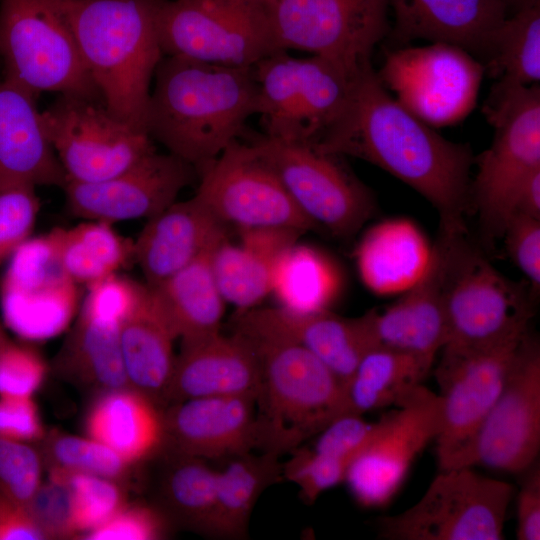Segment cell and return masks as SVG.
Listing matches in <instances>:
<instances>
[{
  "instance_id": "1",
  "label": "cell",
  "mask_w": 540,
  "mask_h": 540,
  "mask_svg": "<svg viewBox=\"0 0 540 540\" xmlns=\"http://www.w3.org/2000/svg\"><path fill=\"white\" fill-rule=\"evenodd\" d=\"M316 144L389 172L436 208L441 233L466 234L474 162L470 147L443 138L400 104L371 62L353 77L344 107Z\"/></svg>"
},
{
  "instance_id": "2",
  "label": "cell",
  "mask_w": 540,
  "mask_h": 540,
  "mask_svg": "<svg viewBox=\"0 0 540 540\" xmlns=\"http://www.w3.org/2000/svg\"><path fill=\"white\" fill-rule=\"evenodd\" d=\"M257 111L253 66L163 56L154 74L146 130L199 174L239 140Z\"/></svg>"
},
{
  "instance_id": "3",
  "label": "cell",
  "mask_w": 540,
  "mask_h": 540,
  "mask_svg": "<svg viewBox=\"0 0 540 540\" xmlns=\"http://www.w3.org/2000/svg\"><path fill=\"white\" fill-rule=\"evenodd\" d=\"M161 0H57L105 107L146 130L151 82L163 58Z\"/></svg>"
},
{
  "instance_id": "4",
  "label": "cell",
  "mask_w": 540,
  "mask_h": 540,
  "mask_svg": "<svg viewBox=\"0 0 540 540\" xmlns=\"http://www.w3.org/2000/svg\"><path fill=\"white\" fill-rule=\"evenodd\" d=\"M248 338L261 368L255 400L257 448L280 457L345 414L344 384L296 344Z\"/></svg>"
},
{
  "instance_id": "5",
  "label": "cell",
  "mask_w": 540,
  "mask_h": 540,
  "mask_svg": "<svg viewBox=\"0 0 540 540\" xmlns=\"http://www.w3.org/2000/svg\"><path fill=\"white\" fill-rule=\"evenodd\" d=\"M3 81L36 99L43 92L101 101L57 0H0Z\"/></svg>"
},
{
  "instance_id": "6",
  "label": "cell",
  "mask_w": 540,
  "mask_h": 540,
  "mask_svg": "<svg viewBox=\"0 0 540 540\" xmlns=\"http://www.w3.org/2000/svg\"><path fill=\"white\" fill-rule=\"evenodd\" d=\"M447 342L454 348L494 346L528 331L533 312L524 289L500 274L465 234L441 233Z\"/></svg>"
},
{
  "instance_id": "7",
  "label": "cell",
  "mask_w": 540,
  "mask_h": 540,
  "mask_svg": "<svg viewBox=\"0 0 540 540\" xmlns=\"http://www.w3.org/2000/svg\"><path fill=\"white\" fill-rule=\"evenodd\" d=\"M483 111L495 133L478 158L471 205L484 240L493 243L503 237L523 183L540 168L539 85L491 91Z\"/></svg>"
},
{
  "instance_id": "8",
  "label": "cell",
  "mask_w": 540,
  "mask_h": 540,
  "mask_svg": "<svg viewBox=\"0 0 540 540\" xmlns=\"http://www.w3.org/2000/svg\"><path fill=\"white\" fill-rule=\"evenodd\" d=\"M514 487L473 467L440 469L405 511L376 520L384 540H501Z\"/></svg>"
},
{
  "instance_id": "9",
  "label": "cell",
  "mask_w": 540,
  "mask_h": 540,
  "mask_svg": "<svg viewBox=\"0 0 540 540\" xmlns=\"http://www.w3.org/2000/svg\"><path fill=\"white\" fill-rule=\"evenodd\" d=\"M264 135L286 142H316L344 107L352 79L321 56L296 58L280 50L253 66Z\"/></svg>"
},
{
  "instance_id": "10",
  "label": "cell",
  "mask_w": 540,
  "mask_h": 540,
  "mask_svg": "<svg viewBox=\"0 0 540 540\" xmlns=\"http://www.w3.org/2000/svg\"><path fill=\"white\" fill-rule=\"evenodd\" d=\"M164 56L252 67L277 51L267 6L247 0H161L157 14Z\"/></svg>"
},
{
  "instance_id": "11",
  "label": "cell",
  "mask_w": 540,
  "mask_h": 540,
  "mask_svg": "<svg viewBox=\"0 0 540 540\" xmlns=\"http://www.w3.org/2000/svg\"><path fill=\"white\" fill-rule=\"evenodd\" d=\"M249 142L316 226L347 237L374 211L370 191L344 165L342 156L321 150L316 142H286L264 134Z\"/></svg>"
},
{
  "instance_id": "12",
  "label": "cell",
  "mask_w": 540,
  "mask_h": 540,
  "mask_svg": "<svg viewBox=\"0 0 540 540\" xmlns=\"http://www.w3.org/2000/svg\"><path fill=\"white\" fill-rule=\"evenodd\" d=\"M40 118L66 182L110 178L156 151L147 131L114 116L97 99L60 95Z\"/></svg>"
},
{
  "instance_id": "13",
  "label": "cell",
  "mask_w": 540,
  "mask_h": 540,
  "mask_svg": "<svg viewBox=\"0 0 540 540\" xmlns=\"http://www.w3.org/2000/svg\"><path fill=\"white\" fill-rule=\"evenodd\" d=\"M388 0H275L267 6L281 50L331 60L355 75L389 30Z\"/></svg>"
},
{
  "instance_id": "14",
  "label": "cell",
  "mask_w": 540,
  "mask_h": 540,
  "mask_svg": "<svg viewBox=\"0 0 540 540\" xmlns=\"http://www.w3.org/2000/svg\"><path fill=\"white\" fill-rule=\"evenodd\" d=\"M485 67L456 45L434 42L387 53L378 76L396 100L429 126L455 124L476 103Z\"/></svg>"
},
{
  "instance_id": "15",
  "label": "cell",
  "mask_w": 540,
  "mask_h": 540,
  "mask_svg": "<svg viewBox=\"0 0 540 540\" xmlns=\"http://www.w3.org/2000/svg\"><path fill=\"white\" fill-rule=\"evenodd\" d=\"M524 335L484 348H442L435 371L441 408L440 430L435 439L440 469L459 466L505 384Z\"/></svg>"
},
{
  "instance_id": "16",
  "label": "cell",
  "mask_w": 540,
  "mask_h": 540,
  "mask_svg": "<svg viewBox=\"0 0 540 540\" xmlns=\"http://www.w3.org/2000/svg\"><path fill=\"white\" fill-rule=\"evenodd\" d=\"M198 175L195 196L227 226L317 228L250 142H233Z\"/></svg>"
},
{
  "instance_id": "17",
  "label": "cell",
  "mask_w": 540,
  "mask_h": 540,
  "mask_svg": "<svg viewBox=\"0 0 540 540\" xmlns=\"http://www.w3.org/2000/svg\"><path fill=\"white\" fill-rule=\"evenodd\" d=\"M78 284L67 274L49 234L29 238L9 258L0 280L5 325L41 342L63 333L80 308Z\"/></svg>"
},
{
  "instance_id": "18",
  "label": "cell",
  "mask_w": 540,
  "mask_h": 540,
  "mask_svg": "<svg viewBox=\"0 0 540 540\" xmlns=\"http://www.w3.org/2000/svg\"><path fill=\"white\" fill-rule=\"evenodd\" d=\"M540 450V348L522 338L505 384L473 436L458 467L485 466L521 474Z\"/></svg>"
},
{
  "instance_id": "19",
  "label": "cell",
  "mask_w": 540,
  "mask_h": 540,
  "mask_svg": "<svg viewBox=\"0 0 540 540\" xmlns=\"http://www.w3.org/2000/svg\"><path fill=\"white\" fill-rule=\"evenodd\" d=\"M397 407L383 416L376 438L346 471L344 482L354 499L367 508L384 507L393 499L416 458L440 430V398L423 385Z\"/></svg>"
},
{
  "instance_id": "20",
  "label": "cell",
  "mask_w": 540,
  "mask_h": 540,
  "mask_svg": "<svg viewBox=\"0 0 540 540\" xmlns=\"http://www.w3.org/2000/svg\"><path fill=\"white\" fill-rule=\"evenodd\" d=\"M195 169L182 159L157 151L126 170L96 182H66L69 211L85 220L108 223L149 219L173 204Z\"/></svg>"
},
{
  "instance_id": "21",
  "label": "cell",
  "mask_w": 540,
  "mask_h": 540,
  "mask_svg": "<svg viewBox=\"0 0 540 540\" xmlns=\"http://www.w3.org/2000/svg\"><path fill=\"white\" fill-rule=\"evenodd\" d=\"M233 331L251 338L296 344L324 363L343 384L371 349L363 316L344 318L328 310L295 313L279 306L238 310Z\"/></svg>"
},
{
  "instance_id": "22",
  "label": "cell",
  "mask_w": 540,
  "mask_h": 540,
  "mask_svg": "<svg viewBox=\"0 0 540 540\" xmlns=\"http://www.w3.org/2000/svg\"><path fill=\"white\" fill-rule=\"evenodd\" d=\"M256 397L209 396L163 409V450L203 460L231 459L257 448Z\"/></svg>"
},
{
  "instance_id": "23",
  "label": "cell",
  "mask_w": 540,
  "mask_h": 540,
  "mask_svg": "<svg viewBox=\"0 0 540 540\" xmlns=\"http://www.w3.org/2000/svg\"><path fill=\"white\" fill-rule=\"evenodd\" d=\"M445 250L439 239L426 266L397 302L363 316L371 348L380 347L434 360L447 342L443 281Z\"/></svg>"
},
{
  "instance_id": "24",
  "label": "cell",
  "mask_w": 540,
  "mask_h": 540,
  "mask_svg": "<svg viewBox=\"0 0 540 540\" xmlns=\"http://www.w3.org/2000/svg\"><path fill=\"white\" fill-rule=\"evenodd\" d=\"M260 373L256 347L243 334L233 331L231 335H224L220 331L207 337L181 341L166 407L199 397H256Z\"/></svg>"
},
{
  "instance_id": "25",
  "label": "cell",
  "mask_w": 540,
  "mask_h": 540,
  "mask_svg": "<svg viewBox=\"0 0 540 540\" xmlns=\"http://www.w3.org/2000/svg\"><path fill=\"white\" fill-rule=\"evenodd\" d=\"M134 241V260L146 284L156 286L229 236L219 221L194 195L147 219Z\"/></svg>"
},
{
  "instance_id": "26",
  "label": "cell",
  "mask_w": 540,
  "mask_h": 540,
  "mask_svg": "<svg viewBox=\"0 0 540 540\" xmlns=\"http://www.w3.org/2000/svg\"><path fill=\"white\" fill-rule=\"evenodd\" d=\"M397 42H442L484 56L491 36L507 17L499 0H388Z\"/></svg>"
},
{
  "instance_id": "27",
  "label": "cell",
  "mask_w": 540,
  "mask_h": 540,
  "mask_svg": "<svg viewBox=\"0 0 540 540\" xmlns=\"http://www.w3.org/2000/svg\"><path fill=\"white\" fill-rule=\"evenodd\" d=\"M65 184L35 99L0 80V190Z\"/></svg>"
},
{
  "instance_id": "28",
  "label": "cell",
  "mask_w": 540,
  "mask_h": 540,
  "mask_svg": "<svg viewBox=\"0 0 540 540\" xmlns=\"http://www.w3.org/2000/svg\"><path fill=\"white\" fill-rule=\"evenodd\" d=\"M239 242L229 236L213 250L212 271L226 303L238 310L256 307L271 292L278 256L303 232L292 228H238Z\"/></svg>"
},
{
  "instance_id": "29",
  "label": "cell",
  "mask_w": 540,
  "mask_h": 540,
  "mask_svg": "<svg viewBox=\"0 0 540 540\" xmlns=\"http://www.w3.org/2000/svg\"><path fill=\"white\" fill-rule=\"evenodd\" d=\"M175 332L145 283L120 326V346L128 385L164 409L176 355Z\"/></svg>"
},
{
  "instance_id": "30",
  "label": "cell",
  "mask_w": 540,
  "mask_h": 540,
  "mask_svg": "<svg viewBox=\"0 0 540 540\" xmlns=\"http://www.w3.org/2000/svg\"><path fill=\"white\" fill-rule=\"evenodd\" d=\"M84 430L134 465L164 448L163 409L130 387L98 393L85 415Z\"/></svg>"
},
{
  "instance_id": "31",
  "label": "cell",
  "mask_w": 540,
  "mask_h": 540,
  "mask_svg": "<svg viewBox=\"0 0 540 540\" xmlns=\"http://www.w3.org/2000/svg\"><path fill=\"white\" fill-rule=\"evenodd\" d=\"M216 246L162 283L149 286L156 303L181 341L220 332L226 302L212 271L211 256Z\"/></svg>"
},
{
  "instance_id": "32",
  "label": "cell",
  "mask_w": 540,
  "mask_h": 540,
  "mask_svg": "<svg viewBox=\"0 0 540 540\" xmlns=\"http://www.w3.org/2000/svg\"><path fill=\"white\" fill-rule=\"evenodd\" d=\"M121 324L83 310L56 359L68 379L98 393L129 387L120 346Z\"/></svg>"
},
{
  "instance_id": "33",
  "label": "cell",
  "mask_w": 540,
  "mask_h": 540,
  "mask_svg": "<svg viewBox=\"0 0 540 540\" xmlns=\"http://www.w3.org/2000/svg\"><path fill=\"white\" fill-rule=\"evenodd\" d=\"M433 360L397 350L374 347L366 351L344 383L345 414L363 415L397 406L422 385Z\"/></svg>"
},
{
  "instance_id": "34",
  "label": "cell",
  "mask_w": 540,
  "mask_h": 540,
  "mask_svg": "<svg viewBox=\"0 0 540 540\" xmlns=\"http://www.w3.org/2000/svg\"><path fill=\"white\" fill-rule=\"evenodd\" d=\"M281 477L282 463L275 454L248 452L229 459L222 470H217L207 535L229 539L244 537L258 498Z\"/></svg>"
},
{
  "instance_id": "35",
  "label": "cell",
  "mask_w": 540,
  "mask_h": 540,
  "mask_svg": "<svg viewBox=\"0 0 540 540\" xmlns=\"http://www.w3.org/2000/svg\"><path fill=\"white\" fill-rule=\"evenodd\" d=\"M428 257L419 232L404 221L373 227L357 251L360 275L366 285L377 292L410 287L422 274Z\"/></svg>"
},
{
  "instance_id": "36",
  "label": "cell",
  "mask_w": 540,
  "mask_h": 540,
  "mask_svg": "<svg viewBox=\"0 0 540 540\" xmlns=\"http://www.w3.org/2000/svg\"><path fill=\"white\" fill-rule=\"evenodd\" d=\"M496 28L484 54L485 72L497 79L492 91L538 84L540 0H524Z\"/></svg>"
},
{
  "instance_id": "37",
  "label": "cell",
  "mask_w": 540,
  "mask_h": 540,
  "mask_svg": "<svg viewBox=\"0 0 540 540\" xmlns=\"http://www.w3.org/2000/svg\"><path fill=\"white\" fill-rule=\"evenodd\" d=\"M51 235L61 264L79 285H90L117 274L134 260V241L120 235L112 223L86 220Z\"/></svg>"
},
{
  "instance_id": "38",
  "label": "cell",
  "mask_w": 540,
  "mask_h": 540,
  "mask_svg": "<svg viewBox=\"0 0 540 540\" xmlns=\"http://www.w3.org/2000/svg\"><path fill=\"white\" fill-rule=\"evenodd\" d=\"M160 511L182 526L206 534L213 512L217 470L206 460L162 450Z\"/></svg>"
},
{
  "instance_id": "39",
  "label": "cell",
  "mask_w": 540,
  "mask_h": 540,
  "mask_svg": "<svg viewBox=\"0 0 540 540\" xmlns=\"http://www.w3.org/2000/svg\"><path fill=\"white\" fill-rule=\"evenodd\" d=\"M338 288L339 277L333 265L309 246L297 242L290 245L274 264L270 294L288 311L328 310Z\"/></svg>"
},
{
  "instance_id": "40",
  "label": "cell",
  "mask_w": 540,
  "mask_h": 540,
  "mask_svg": "<svg viewBox=\"0 0 540 540\" xmlns=\"http://www.w3.org/2000/svg\"><path fill=\"white\" fill-rule=\"evenodd\" d=\"M41 441L40 454L48 469L58 468L92 474L126 486L137 466L89 437L51 431L46 433Z\"/></svg>"
},
{
  "instance_id": "41",
  "label": "cell",
  "mask_w": 540,
  "mask_h": 540,
  "mask_svg": "<svg viewBox=\"0 0 540 540\" xmlns=\"http://www.w3.org/2000/svg\"><path fill=\"white\" fill-rule=\"evenodd\" d=\"M49 478L64 484L71 495L74 526L83 535L104 523L125 504L126 486L104 477L58 468Z\"/></svg>"
},
{
  "instance_id": "42",
  "label": "cell",
  "mask_w": 540,
  "mask_h": 540,
  "mask_svg": "<svg viewBox=\"0 0 540 540\" xmlns=\"http://www.w3.org/2000/svg\"><path fill=\"white\" fill-rule=\"evenodd\" d=\"M43 464L28 443L0 437V492L27 506L42 483Z\"/></svg>"
},
{
  "instance_id": "43",
  "label": "cell",
  "mask_w": 540,
  "mask_h": 540,
  "mask_svg": "<svg viewBox=\"0 0 540 540\" xmlns=\"http://www.w3.org/2000/svg\"><path fill=\"white\" fill-rule=\"evenodd\" d=\"M290 453L282 464V476L296 484L309 503L345 480L348 464L344 461L302 446Z\"/></svg>"
},
{
  "instance_id": "44",
  "label": "cell",
  "mask_w": 540,
  "mask_h": 540,
  "mask_svg": "<svg viewBox=\"0 0 540 540\" xmlns=\"http://www.w3.org/2000/svg\"><path fill=\"white\" fill-rule=\"evenodd\" d=\"M33 186L0 190V264L31 237L40 209Z\"/></svg>"
},
{
  "instance_id": "45",
  "label": "cell",
  "mask_w": 540,
  "mask_h": 540,
  "mask_svg": "<svg viewBox=\"0 0 540 540\" xmlns=\"http://www.w3.org/2000/svg\"><path fill=\"white\" fill-rule=\"evenodd\" d=\"M47 372L48 365L38 351L10 340L0 349V397H32Z\"/></svg>"
},
{
  "instance_id": "46",
  "label": "cell",
  "mask_w": 540,
  "mask_h": 540,
  "mask_svg": "<svg viewBox=\"0 0 540 540\" xmlns=\"http://www.w3.org/2000/svg\"><path fill=\"white\" fill-rule=\"evenodd\" d=\"M383 425V417L368 422L361 415L343 414L335 418L320 433L313 450L349 463L376 438Z\"/></svg>"
},
{
  "instance_id": "47",
  "label": "cell",
  "mask_w": 540,
  "mask_h": 540,
  "mask_svg": "<svg viewBox=\"0 0 540 540\" xmlns=\"http://www.w3.org/2000/svg\"><path fill=\"white\" fill-rule=\"evenodd\" d=\"M27 508L45 539H69L78 535L71 495L61 482L50 478L42 482Z\"/></svg>"
},
{
  "instance_id": "48",
  "label": "cell",
  "mask_w": 540,
  "mask_h": 540,
  "mask_svg": "<svg viewBox=\"0 0 540 540\" xmlns=\"http://www.w3.org/2000/svg\"><path fill=\"white\" fill-rule=\"evenodd\" d=\"M165 515L143 504H125L101 525L83 535L87 540H155L165 536Z\"/></svg>"
},
{
  "instance_id": "49",
  "label": "cell",
  "mask_w": 540,
  "mask_h": 540,
  "mask_svg": "<svg viewBox=\"0 0 540 540\" xmlns=\"http://www.w3.org/2000/svg\"><path fill=\"white\" fill-rule=\"evenodd\" d=\"M503 237L514 262L528 278L534 292L540 287V219L514 213Z\"/></svg>"
},
{
  "instance_id": "50",
  "label": "cell",
  "mask_w": 540,
  "mask_h": 540,
  "mask_svg": "<svg viewBox=\"0 0 540 540\" xmlns=\"http://www.w3.org/2000/svg\"><path fill=\"white\" fill-rule=\"evenodd\" d=\"M45 434L32 397H0V437L31 443L41 441Z\"/></svg>"
},
{
  "instance_id": "51",
  "label": "cell",
  "mask_w": 540,
  "mask_h": 540,
  "mask_svg": "<svg viewBox=\"0 0 540 540\" xmlns=\"http://www.w3.org/2000/svg\"><path fill=\"white\" fill-rule=\"evenodd\" d=\"M523 475L517 495V527L518 540L540 539V468L536 461Z\"/></svg>"
},
{
  "instance_id": "52",
  "label": "cell",
  "mask_w": 540,
  "mask_h": 540,
  "mask_svg": "<svg viewBox=\"0 0 540 540\" xmlns=\"http://www.w3.org/2000/svg\"><path fill=\"white\" fill-rule=\"evenodd\" d=\"M45 539L26 505L15 502L0 492V540Z\"/></svg>"
},
{
  "instance_id": "53",
  "label": "cell",
  "mask_w": 540,
  "mask_h": 540,
  "mask_svg": "<svg viewBox=\"0 0 540 540\" xmlns=\"http://www.w3.org/2000/svg\"><path fill=\"white\" fill-rule=\"evenodd\" d=\"M514 213L540 219V168L523 183L515 201Z\"/></svg>"
},
{
  "instance_id": "54",
  "label": "cell",
  "mask_w": 540,
  "mask_h": 540,
  "mask_svg": "<svg viewBox=\"0 0 540 540\" xmlns=\"http://www.w3.org/2000/svg\"><path fill=\"white\" fill-rule=\"evenodd\" d=\"M10 341V339L7 337L1 323H0V349L7 344Z\"/></svg>"
},
{
  "instance_id": "55",
  "label": "cell",
  "mask_w": 540,
  "mask_h": 540,
  "mask_svg": "<svg viewBox=\"0 0 540 540\" xmlns=\"http://www.w3.org/2000/svg\"><path fill=\"white\" fill-rule=\"evenodd\" d=\"M504 3L507 7L509 6H519L524 0H499Z\"/></svg>"
},
{
  "instance_id": "56",
  "label": "cell",
  "mask_w": 540,
  "mask_h": 540,
  "mask_svg": "<svg viewBox=\"0 0 540 540\" xmlns=\"http://www.w3.org/2000/svg\"><path fill=\"white\" fill-rule=\"evenodd\" d=\"M247 1H250V2H253V3H258V4H261V5H264V6H269L275 0H247Z\"/></svg>"
}]
</instances>
